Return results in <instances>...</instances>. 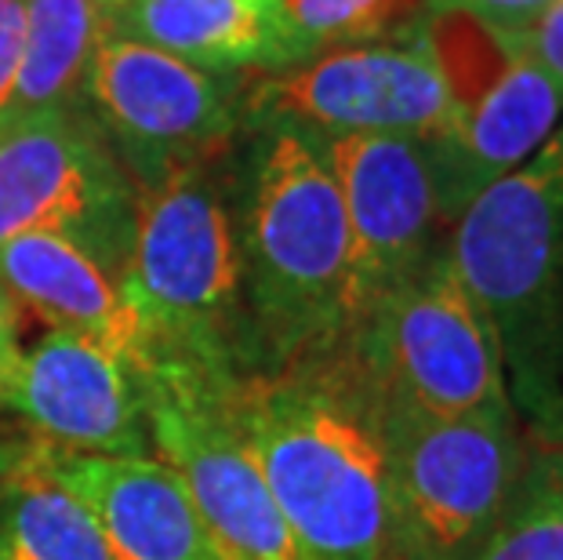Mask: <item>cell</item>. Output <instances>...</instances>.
<instances>
[{
  "label": "cell",
  "instance_id": "obj_12",
  "mask_svg": "<svg viewBox=\"0 0 563 560\" xmlns=\"http://www.w3.org/2000/svg\"><path fill=\"white\" fill-rule=\"evenodd\" d=\"M350 222V336L389 292L440 255V200L422 139H320Z\"/></svg>",
  "mask_w": 563,
  "mask_h": 560
},
{
  "label": "cell",
  "instance_id": "obj_9",
  "mask_svg": "<svg viewBox=\"0 0 563 560\" xmlns=\"http://www.w3.org/2000/svg\"><path fill=\"white\" fill-rule=\"evenodd\" d=\"M135 183L88 110L0 117V244L55 233L121 281Z\"/></svg>",
  "mask_w": 563,
  "mask_h": 560
},
{
  "label": "cell",
  "instance_id": "obj_13",
  "mask_svg": "<svg viewBox=\"0 0 563 560\" xmlns=\"http://www.w3.org/2000/svg\"><path fill=\"white\" fill-rule=\"evenodd\" d=\"M4 408L33 430V444L80 455H153L142 372L74 331H47L11 383Z\"/></svg>",
  "mask_w": 563,
  "mask_h": 560
},
{
  "label": "cell",
  "instance_id": "obj_8",
  "mask_svg": "<svg viewBox=\"0 0 563 560\" xmlns=\"http://www.w3.org/2000/svg\"><path fill=\"white\" fill-rule=\"evenodd\" d=\"M233 375L236 367L186 361L142 367L150 448L186 487L225 560H302L230 415Z\"/></svg>",
  "mask_w": 563,
  "mask_h": 560
},
{
  "label": "cell",
  "instance_id": "obj_19",
  "mask_svg": "<svg viewBox=\"0 0 563 560\" xmlns=\"http://www.w3.org/2000/svg\"><path fill=\"white\" fill-rule=\"evenodd\" d=\"M462 560H563V448L527 459L506 509Z\"/></svg>",
  "mask_w": 563,
  "mask_h": 560
},
{
  "label": "cell",
  "instance_id": "obj_20",
  "mask_svg": "<svg viewBox=\"0 0 563 560\" xmlns=\"http://www.w3.org/2000/svg\"><path fill=\"white\" fill-rule=\"evenodd\" d=\"M309 52L411 37L433 0H284Z\"/></svg>",
  "mask_w": 563,
  "mask_h": 560
},
{
  "label": "cell",
  "instance_id": "obj_10",
  "mask_svg": "<svg viewBox=\"0 0 563 560\" xmlns=\"http://www.w3.org/2000/svg\"><path fill=\"white\" fill-rule=\"evenodd\" d=\"M247 77H219L121 33L106 37L88 80V113L131 183L222 161L244 128Z\"/></svg>",
  "mask_w": 563,
  "mask_h": 560
},
{
  "label": "cell",
  "instance_id": "obj_7",
  "mask_svg": "<svg viewBox=\"0 0 563 560\" xmlns=\"http://www.w3.org/2000/svg\"><path fill=\"white\" fill-rule=\"evenodd\" d=\"M375 408V404H371ZM407 560H462L527 470L512 408L415 415L375 408Z\"/></svg>",
  "mask_w": 563,
  "mask_h": 560
},
{
  "label": "cell",
  "instance_id": "obj_22",
  "mask_svg": "<svg viewBox=\"0 0 563 560\" xmlns=\"http://www.w3.org/2000/svg\"><path fill=\"white\" fill-rule=\"evenodd\" d=\"M520 47L538 66H545L549 74L563 80V0H549L542 15L520 37Z\"/></svg>",
  "mask_w": 563,
  "mask_h": 560
},
{
  "label": "cell",
  "instance_id": "obj_18",
  "mask_svg": "<svg viewBox=\"0 0 563 560\" xmlns=\"http://www.w3.org/2000/svg\"><path fill=\"white\" fill-rule=\"evenodd\" d=\"M0 560H117L99 524L22 451L0 481Z\"/></svg>",
  "mask_w": 563,
  "mask_h": 560
},
{
  "label": "cell",
  "instance_id": "obj_25",
  "mask_svg": "<svg viewBox=\"0 0 563 560\" xmlns=\"http://www.w3.org/2000/svg\"><path fill=\"white\" fill-rule=\"evenodd\" d=\"M19 459H22V451L19 448H11L8 440H0V481L19 466Z\"/></svg>",
  "mask_w": 563,
  "mask_h": 560
},
{
  "label": "cell",
  "instance_id": "obj_1",
  "mask_svg": "<svg viewBox=\"0 0 563 560\" xmlns=\"http://www.w3.org/2000/svg\"><path fill=\"white\" fill-rule=\"evenodd\" d=\"M230 415L302 560H407L375 408L342 353L236 372Z\"/></svg>",
  "mask_w": 563,
  "mask_h": 560
},
{
  "label": "cell",
  "instance_id": "obj_5",
  "mask_svg": "<svg viewBox=\"0 0 563 560\" xmlns=\"http://www.w3.org/2000/svg\"><path fill=\"white\" fill-rule=\"evenodd\" d=\"M411 37L448 88L451 121L422 139L443 222L538 153L563 121V80L473 11L433 0Z\"/></svg>",
  "mask_w": 563,
  "mask_h": 560
},
{
  "label": "cell",
  "instance_id": "obj_11",
  "mask_svg": "<svg viewBox=\"0 0 563 560\" xmlns=\"http://www.w3.org/2000/svg\"><path fill=\"white\" fill-rule=\"evenodd\" d=\"M244 121H277L313 139H429L451 121L448 88L415 37L317 52L284 74L251 77Z\"/></svg>",
  "mask_w": 563,
  "mask_h": 560
},
{
  "label": "cell",
  "instance_id": "obj_24",
  "mask_svg": "<svg viewBox=\"0 0 563 560\" xmlns=\"http://www.w3.org/2000/svg\"><path fill=\"white\" fill-rule=\"evenodd\" d=\"M22 364V309L0 288V408Z\"/></svg>",
  "mask_w": 563,
  "mask_h": 560
},
{
  "label": "cell",
  "instance_id": "obj_3",
  "mask_svg": "<svg viewBox=\"0 0 563 560\" xmlns=\"http://www.w3.org/2000/svg\"><path fill=\"white\" fill-rule=\"evenodd\" d=\"M448 259L498 331L509 389L556 419L563 342V121L454 219Z\"/></svg>",
  "mask_w": 563,
  "mask_h": 560
},
{
  "label": "cell",
  "instance_id": "obj_21",
  "mask_svg": "<svg viewBox=\"0 0 563 560\" xmlns=\"http://www.w3.org/2000/svg\"><path fill=\"white\" fill-rule=\"evenodd\" d=\"M26 15L30 0H0V117L8 113L11 91H15L22 47H26Z\"/></svg>",
  "mask_w": 563,
  "mask_h": 560
},
{
  "label": "cell",
  "instance_id": "obj_17",
  "mask_svg": "<svg viewBox=\"0 0 563 560\" xmlns=\"http://www.w3.org/2000/svg\"><path fill=\"white\" fill-rule=\"evenodd\" d=\"M113 37L110 0H30L26 47L4 117L88 110L95 55Z\"/></svg>",
  "mask_w": 563,
  "mask_h": 560
},
{
  "label": "cell",
  "instance_id": "obj_4",
  "mask_svg": "<svg viewBox=\"0 0 563 560\" xmlns=\"http://www.w3.org/2000/svg\"><path fill=\"white\" fill-rule=\"evenodd\" d=\"M121 292L146 336V364L236 367L247 317L225 157L135 189Z\"/></svg>",
  "mask_w": 563,
  "mask_h": 560
},
{
  "label": "cell",
  "instance_id": "obj_6",
  "mask_svg": "<svg viewBox=\"0 0 563 560\" xmlns=\"http://www.w3.org/2000/svg\"><path fill=\"white\" fill-rule=\"evenodd\" d=\"M339 353L375 408L415 415L512 408L498 331L454 273L448 248L371 309Z\"/></svg>",
  "mask_w": 563,
  "mask_h": 560
},
{
  "label": "cell",
  "instance_id": "obj_16",
  "mask_svg": "<svg viewBox=\"0 0 563 560\" xmlns=\"http://www.w3.org/2000/svg\"><path fill=\"white\" fill-rule=\"evenodd\" d=\"M0 288L52 331H74L131 367L146 364V336L121 281L55 233H19L0 244Z\"/></svg>",
  "mask_w": 563,
  "mask_h": 560
},
{
  "label": "cell",
  "instance_id": "obj_15",
  "mask_svg": "<svg viewBox=\"0 0 563 560\" xmlns=\"http://www.w3.org/2000/svg\"><path fill=\"white\" fill-rule=\"evenodd\" d=\"M113 33L219 77H269L313 58L284 0H117Z\"/></svg>",
  "mask_w": 563,
  "mask_h": 560
},
{
  "label": "cell",
  "instance_id": "obj_26",
  "mask_svg": "<svg viewBox=\"0 0 563 560\" xmlns=\"http://www.w3.org/2000/svg\"><path fill=\"white\" fill-rule=\"evenodd\" d=\"M110 4H117V0H110Z\"/></svg>",
  "mask_w": 563,
  "mask_h": 560
},
{
  "label": "cell",
  "instance_id": "obj_23",
  "mask_svg": "<svg viewBox=\"0 0 563 560\" xmlns=\"http://www.w3.org/2000/svg\"><path fill=\"white\" fill-rule=\"evenodd\" d=\"M451 4L473 11L487 26H495L498 33H506V37L520 41L523 33L531 30V22L545 11L549 0H451Z\"/></svg>",
  "mask_w": 563,
  "mask_h": 560
},
{
  "label": "cell",
  "instance_id": "obj_14",
  "mask_svg": "<svg viewBox=\"0 0 563 560\" xmlns=\"http://www.w3.org/2000/svg\"><path fill=\"white\" fill-rule=\"evenodd\" d=\"M26 455L88 509L117 560H225L157 455H80L44 444H26Z\"/></svg>",
  "mask_w": 563,
  "mask_h": 560
},
{
  "label": "cell",
  "instance_id": "obj_2",
  "mask_svg": "<svg viewBox=\"0 0 563 560\" xmlns=\"http://www.w3.org/2000/svg\"><path fill=\"white\" fill-rule=\"evenodd\" d=\"M247 342L291 367L350 339V222L323 142L277 121H244L225 153Z\"/></svg>",
  "mask_w": 563,
  "mask_h": 560
}]
</instances>
